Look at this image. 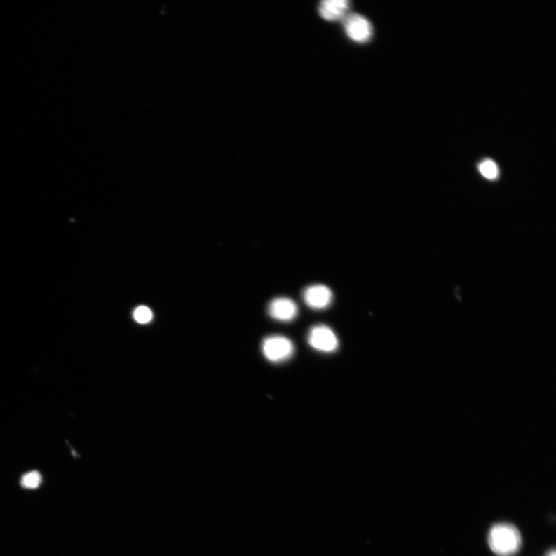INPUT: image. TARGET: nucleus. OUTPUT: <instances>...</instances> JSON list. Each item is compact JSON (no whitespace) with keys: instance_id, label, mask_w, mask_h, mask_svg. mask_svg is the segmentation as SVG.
Here are the masks:
<instances>
[{"instance_id":"f257e3e1","label":"nucleus","mask_w":556,"mask_h":556,"mask_svg":"<svg viewBox=\"0 0 556 556\" xmlns=\"http://www.w3.org/2000/svg\"><path fill=\"white\" fill-rule=\"evenodd\" d=\"M522 544L520 532L514 525L495 524L489 534V545L493 552L499 556H511L520 550Z\"/></svg>"},{"instance_id":"f03ea898","label":"nucleus","mask_w":556,"mask_h":556,"mask_svg":"<svg viewBox=\"0 0 556 556\" xmlns=\"http://www.w3.org/2000/svg\"><path fill=\"white\" fill-rule=\"evenodd\" d=\"M262 349L266 359L271 362H281L290 359L294 352L292 341L283 336L265 338Z\"/></svg>"},{"instance_id":"7ed1b4c3","label":"nucleus","mask_w":556,"mask_h":556,"mask_svg":"<svg viewBox=\"0 0 556 556\" xmlns=\"http://www.w3.org/2000/svg\"><path fill=\"white\" fill-rule=\"evenodd\" d=\"M310 346L323 353H333L339 348V340L337 334L324 325H316L310 330L308 334Z\"/></svg>"},{"instance_id":"20e7f679","label":"nucleus","mask_w":556,"mask_h":556,"mask_svg":"<svg viewBox=\"0 0 556 556\" xmlns=\"http://www.w3.org/2000/svg\"><path fill=\"white\" fill-rule=\"evenodd\" d=\"M344 28L347 36L356 43L368 42L372 35L370 22L360 14H350L345 18Z\"/></svg>"},{"instance_id":"39448f33","label":"nucleus","mask_w":556,"mask_h":556,"mask_svg":"<svg viewBox=\"0 0 556 556\" xmlns=\"http://www.w3.org/2000/svg\"><path fill=\"white\" fill-rule=\"evenodd\" d=\"M303 299L311 308L323 310L332 304L333 294L331 289L324 285H314L304 289Z\"/></svg>"},{"instance_id":"423d86ee","label":"nucleus","mask_w":556,"mask_h":556,"mask_svg":"<svg viewBox=\"0 0 556 556\" xmlns=\"http://www.w3.org/2000/svg\"><path fill=\"white\" fill-rule=\"evenodd\" d=\"M298 306L286 297L273 299L269 304L268 312L273 319L280 322H290L298 315Z\"/></svg>"},{"instance_id":"0eeeda50","label":"nucleus","mask_w":556,"mask_h":556,"mask_svg":"<svg viewBox=\"0 0 556 556\" xmlns=\"http://www.w3.org/2000/svg\"><path fill=\"white\" fill-rule=\"evenodd\" d=\"M350 3L346 0H326L320 3L319 14L327 21H337L346 18Z\"/></svg>"},{"instance_id":"6e6552de","label":"nucleus","mask_w":556,"mask_h":556,"mask_svg":"<svg viewBox=\"0 0 556 556\" xmlns=\"http://www.w3.org/2000/svg\"><path fill=\"white\" fill-rule=\"evenodd\" d=\"M42 483V476L39 472L33 470L22 477L20 484L27 489H36Z\"/></svg>"},{"instance_id":"1a4fd4ad","label":"nucleus","mask_w":556,"mask_h":556,"mask_svg":"<svg viewBox=\"0 0 556 556\" xmlns=\"http://www.w3.org/2000/svg\"><path fill=\"white\" fill-rule=\"evenodd\" d=\"M479 170L482 176L487 179H496L499 173L498 165L490 159L484 160L480 164Z\"/></svg>"},{"instance_id":"9d476101","label":"nucleus","mask_w":556,"mask_h":556,"mask_svg":"<svg viewBox=\"0 0 556 556\" xmlns=\"http://www.w3.org/2000/svg\"><path fill=\"white\" fill-rule=\"evenodd\" d=\"M133 316L137 323L147 324L152 318V312L146 306H140L135 310Z\"/></svg>"},{"instance_id":"9b49d317","label":"nucleus","mask_w":556,"mask_h":556,"mask_svg":"<svg viewBox=\"0 0 556 556\" xmlns=\"http://www.w3.org/2000/svg\"><path fill=\"white\" fill-rule=\"evenodd\" d=\"M546 556H556V555H555V550H552V551H551V552H548V555H547Z\"/></svg>"}]
</instances>
